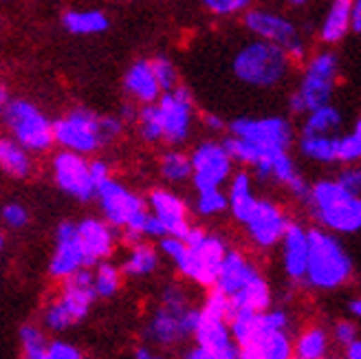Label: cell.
<instances>
[{"instance_id": "cell-15", "label": "cell", "mask_w": 361, "mask_h": 359, "mask_svg": "<svg viewBox=\"0 0 361 359\" xmlns=\"http://www.w3.org/2000/svg\"><path fill=\"white\" fill-rule=\"evenodd\" d=\"M157 104L161 111V119H164L166 143H170V146H183L192 135L196 117V102L192 91L188 86L178 84L174 91L161 95Z\"/></svg>"}, {"instance_id": "cell-49", "label": "cell", "mask_w": 361, "mask_h": 359, "mask_svg": "<svg viewBox=\"0 0 361 359\" xmlns=\"http://www.w3.org/2000/svg\"><path fill=\"white\" fill-rule=\"evenodd\" d=\"M201 123L205 126V130H209V133H223L227 128L225 119L219 113H203L201 115Z\"/></svg>"}, {"instance_id": "cell-33", "label": "cell", "mask_w": 361, "mask_h": 359, "mask_svg": "<svg viewBox=\"0 0 361 359\" xmlns=\"http://www.w3.org/2000/svg\"><path fill=\"white\" fill-rule=\"evenodd\" d=\"M137 133H139L141 141H146V143H161V141H166L164 119H161L159 104H146V106H139V115H137Z\"/></svg>"}, {"instance_id": "cell-28", "label": "cell", "mask_w": 361, "mask_h": 359, "mask_svg": "<svg viewBox=\"0 0 361 359\" xmlns=\"http://www.w3.org/2000/svg\"><path fill=\"white\" fill-rule=\"evenodd\" d=\"M341 126H344V113L331 102V104L319 106V109H315L311 113H306L300 133H304V135H339Z\"/></svg>"}, {"instance_id": "cell-47", "label": "cell", "mask_w": 361, "mask_h": 359, "mask_svg": "<svg viewBox=\"0 0 361 359\" xmlns=\"http://www.w3.org/2000/svg\"><path fill=\"white\" fill-rule=\"evenodd\" d=\"M264 322L271 331H284L288 324V317L282 309H276V311H264Z\"/></svg>"}, {"instance_id": "cell-12", "label": "cell", "mask_w": 361, "mask_h": 359, "mask_svg": "<svg viewBox=\"0 0 361 359\" xmlns=\"http://www.w3.org/2000/svg\"><path fill=\"white\" fill-rule=\"evenodd\" d=\"M229 133L251 141L262 150V159L280 150H291L293 143V123L282 115L267 117H236L229 123Z\"/></svg>"}, {"instance_id": "cell-54", "label": "cell", "mask_w": 361, "mask_h": 359, "mask_svg": "<svg viewBox=\"0 0 361 359\" xmlns=\"http://www.w3.org/2000/svg\"><path fill=\"white\" fill-rule=\"evenodd\" d=\"M348 309H350V313H353L355 317H361V298H353V300L348 302Z\"/></svg>"}, {"instance_id": "cell-57", "label": "cell", "mask_w": 361, "mask_h": 359, "mask_svg": "<svg viewBox=\"0 0 361 359\" xmlns=\"http://www.w3.org/2000/svg\"><path fill=\"white\" fill-rule=\"evenodd\" d=\"M23 359H51V357H49V348H47L44 353H38V355H25Z\"/></svg>"}, {"instance_id": "cell-32", "label": "cell", "mask_w": 361, "mask_h": 359, "mask_svg": "<svg viewBox=\"0 0 361 359\" xmlns=\"http://www.w3.org/2000/svg\"><path fill=\"white\" fill-rule=\"evenodd\" d=\"M159 267V254L157 249L148 243H137L130 247L128 256L121 262V272L123 276H133V278H141V276H150L157 272Z\"/></svg>"}, {"instance_id": "cell-46", "label": "cell", "mask_w": 361, "mask_h": 359, "mask_svg": "<svg viewBox=\"0 0 361 359\" xmlns=\"http://www.w3.org/2000/svg\"><path fill=\"white\" fill-rule=\"evenodd\" d=\"M90 172H93V178H95L97 188H99L104 181H108V178H113L111 166H108L104 159H90Z\"/></svg>"}, {"instance_id": "cell-18", "label": "cell", "mask_w": 361, "mask_h": 359, "mask_svg": "<svg viewBox=\"0 0 361 359\" xmlns=\"http://www.w3.org/2000/svg\"><path fill=\"white\" fill-rule=\"evenodd\" d=\"M148 207L154 217L164 223L168 236L185 238L188 231L192 229L190 225V214H188V203L180 196L168 188H154L148 194Z\"/></svg>"}, {"instance_id": "cell-25", "label": "cell", "mask_w": 361, "mask_h": 359, "mask_svg": "<svg viewBox=\"0 0 361 359\" xmlns=\"http://www.w3.org/2000/svg\"><path fill=\"white\" fill-rule=\"evenodd\" d=\"M229 322L223 320V317H212V315H205L201 317V324L194 331L196 335V342L198 346H205L214 353H219L223 359L229 357L231 353H236L238 348L231 344V329H227Z\"/></svg>"}, {"instance_id": "cell-31", "label": "cell", "mask_w": 361, "mask_h": 359, "mask_svg": "<svg viewBox=\"0 0 361 359\" xmlns=\"http://www.w3.org/2000/svg\"><path fill=\"white\" fill-rule=\"evenodd\" d=\"M337 137L339 135H304L300 133L298 150L313 164H337Z\"/></svg>"}, {"instance_id": "cell-43", "label": "cell", "mask_w": 361, "mask_h": 359, "mask_svg": "<svg viewBox=\"0 0 361 359\" xmlns=\"http://www.w3.org/2000/svg\"><path fill=\"white\" fill-rule=\"evenodd\" d=\"M20 342H23V351L25 355H38V353H44L47 346H44V335L40 329H35L31 324H25L20 329Z\"/></svg>"}, {"instance_id": "cell-6", "label": "cell", "mask_w": 361, "mask_h": 359, "mask_svg": "<svg viewBox=\"0 0 361 359\" xmlns=\"http://www.w3.org/2000/svg\"><path fill=\"white\" fill-rule=\"evenodd\" d=\"M3 121L9 137L33 154H44L56 146L53 119L29 99L11 97L3 104Z\"/></svg>"}, {"instance_id": "cell-3", "label": "cell", "mask_w": 361, "mask_h": 359, "mask_svg": "<svg viewBox=\"0 0 361 359\" xmlns=\"http://www.w3.org/2000/svg\"><path fill=\"white\" fill-rule=\"evenodd\" d=\"M95 201L102 209V217L121 231V241L126 245L133 247L146 238L143 229L150 217V207L137 192L126 188L117 178H108L97 188Z\"/></svg>"}, {"instance_id": "cell-55", "label": "cell", "mask_w": 361, "mask_h": 359, "mask_svg": "<svg viewBox=\"0 0 361 359\" xmlns=\"http://www.w3.org/2000/svg\"><path fill=\"white\" fill-rule=\"evenodd\" d=\"M284 3L291 7V9H304L306 5L311 3V0H284Z\"/></svg>"}, {"instance_id": "cell-24", "label": "cell", "mask_w": 361, "mask_h": 359, "mask_svg": "<svg viewBox=\"0 0 361 359\" xmlns=\"http://www.w3.org/2000/svg\"><path fill=\"white\" fill-rule=\"evenodd\" d=\"M353 31L350 20V3L348 0H333L326 13L319 20L317 38L324 47H335Z\"/></svg>"}, {"instance_id": "cell-17", "label": "cell", "mask_w": 361, "mask_h": 359, "mask_svg": "<svg viewBox=\"0 0 361 359\" xmlns=\"http://www.w3.org/2000/svg\"><path fill=\"white\" fill-rule=\"evenodd\" d=\"M288 223L291 221L286 219L284 209L278 203L269 201V199H260L254 214H251L249 221L245 223V227H247V234H249L251 243L256 247L271 249V247L280 245Z\"/></svg>"}, {"instance_id": "cell-10", "label": "cell", "mask_w": 361, "mask_h": 359, "mask_svg": "<svg viewBox=\"0 0 361 359\" xmlns=\"http://www.w3.org/2000/svg\"><path fill=\"white\" fill-rule=\"evenodd\" d=\"M243 25L254 38L282 47L293 58V62H306V42L300 33V27L288 16L269 7H251L243 16Z\"/></svg>"}, {"instance_id": "cell-29", "label": "cell", "mask_w": 361, "mask_h": 359, "mask_svg": "<svg viewBox=\"0 0 361 359\" xmlns=\"http://www.w3.org/2000/svg\"><path fill=\"white\" fill-rule=\"evenodd\" d=\"M192 154L172 146L159 157V176L170 185H180L192 181Z\"/></svg>"}, {"instance_id": "cell-38", "label": "cell", "mask_w": 361, "mask_h": 359, "mask_svg": "<svg viewBox=\"0 0 361 359\" xmlns=\"http://www.w3.org/2000/svg\"><path fill=\"white\" fill-rule=\"evenodd\" d=\"M326 355V333L322 329L306 331L298 342V357L300 359H322Z\"/></svg>"}, {"instance_id": "cell-1", "label": "cell", "mask_w": 361, "mask_h": 359, "mask_svg": "<svg viewBox=\"0 0 361 359\" xmlns=\"http://www.w3.org/2000/svg\"><path fill=\"white\" fill-rule=\"evenodd\" d=\"M293 64V58L282 47L251 38L233 53L231 73L245 86L269 91V88H278L286 82Z\"/></svg>"}, {"instance_id": "cell-39", "label": "cell", "mask_w": 361, "mask_h": 359, "mask_svg": "<svg viewBox=\"0 0 361 359\" xmlns=\"http://www.w3.org/2000/svg\"><path fill=\"white\" fill-rule=\"evenodd\" d=\"M262 353L267 359H293V346L284 331H271L262 339Z\"/></svg>"}, {"instance_id": "cell-56", "label": "cell", "mask_w": 361, "mask_h": 359, "mask_svg": "<svg viewBox=\"0 0 361 359\" xmlns=\"http://www.w3.org/2000/svg\"><path fill=\"white\" fill-rule=\"evenodd\" d=\"M135 359H161V357H154V355H150L146 348H139V351H137V355H135Z\"/></svg>"}, {"instance_id": "cell-53", "label": "cell", "mask_w": 361, "mask_h": 359, "mask_svg": "<svg viewBox=\"0 0 361 359\" xmlns=\"http://www.w3.org/2000/svg\"><path fill=\"white\" fill-rule=\"evenodd\" d=\"M346 359H361V339H355V342L348 344Z\"/></svg>"}, {"instance_id": "cell-22", "label": "cell", "mask_w": 361, "mask_h": 359, "mask_svg": "<svg viewBox=\"0 0 361 359\" xmlns=\"http://www.w3.org/2000/svg\"><path fill=\"white\" fill-rule=\"evenodd\" d=\"M260 274L256 264L251 262L245 254H240V251H233L229 249L227 256H225V262L221 267V274H219V280H216V286L227 293V296H233L238 293L240 289H245V286L256 280Z\"/></svg>"}, {"instance_id": "cell-23", "label": "cell", "mask_w": 361, "mask_h": 359, "mask_svg": "<svg viewBox=\"0 0 361 359\" xmlns=\"http://www.w3.org/2000/svg\"><path fill=\"white\" fill-rule=\"evenodd\" d=\"M227 199H229V212L231 217L238 223H247L249 217L254 214L256 205H258V196L254 192V176L249 174L247 168L233 172V176L227 183Z\"/></svg>"}, {"instance_id": "cell-59", "label": "cell", "mask_w": 361, "mask_h": 359, "mask_svg": "<svg viewBox=\"0 0 361 359\" xmlns=\"http://www.w3.org/2000/svg\"><path fill=\"white\" fill-rule=\"evenodd\" d=\"M348 3H350V0H348Z\"/></svg>"}, {"instance_id": "cell-36", "label": "cell", "mask_w": 361, "mask_h": 359, "mask_svg": "<svg viewBox=\"0 0 361 359\" xmlns=\"http://www.w3.org/2000/svg\"><path fill=\"white\" fill-rule=\"evenodd\" d=\"M121 269L115 267L113 262L102 260L99 264H95L93 272V280H95V289L99 298H113L119 286H121Z\"/></svg>"}, {"instance_id": "cell-16", "label": "cell", "mask_w": 361, "mask_h": 359, "mask_svg": "<svg viewBox=\"0 0 361 359\" xmlns=\"http://www.w3.org/2000/svg\"><path fill=\"white\" fill-rule=\"evenodd\" d=\"M86 267L84 247L80 241L78 223L62 221L56 229V249L49 262V274L56 280H66L68 276L78 274Z\"/></svg>"}, {"instance_id": "cell-5", "label": "cell", "mask_w": 361, "mask_h": 359, "mask_svg": "<svg viewBox=\"0 0 361 359\" xmlns=\"http://www.w3.org/2000/svg\"><path fill=\"white\" fill-rule=\"evenodd\" d=\"M309 236H311V254H309L306 282L322 291H331L341 284H346L353 276V260L344 245L337 241L333 231L324 227L309 229Z\"/></svg>"}, {"instance_id": "cell-41", "label": "cell", "mask_w": 361, "mask_h": 359, "mask_svg": "<svg viewBox=\"0 0 361 359\" xmlns=\"http://www.w3.org/2000/svg\"><path fill=\"white\" fill-rule=\"evenodd\" d=\"M126 126H128V123L119 117V113L117 115H102L99 117V135H102L104 146H108V143H115L123 135Z\"/></svg>"}, {"instance_id": "cell-8", "label": "cell", "mask_w": 361, "mask_h": 359, "mask_svg": "<svg viewBox=\"0 0 361 359\" xmlns=\"http://www.w3.org/2000/svg\"><path fill=\"white\" fill-rule=\"evenodd\" d=\"M95 298L99 296L95 289L93 272L84 267L78 274L62 280L60 298L49 304V309L44 313V324L51 331H66L68 327L78 324L80 320L86 317Z\"/></svg>"}, {"instance_id": "cell-19", "label": "cell", "mask_w": 361, "mask_h": 359, "mask_svg": "<svg viewBox=\"0 0 361 359\" xmlns=\"http://www.w3.org/2000/svg\"><path fill=\"white\" fill-rule=\"evenodd\" d=\"M282 247V267L284 274L295 280L306 282V272H309V254H311V236L309 229H304L300 223L291 221L280 241Z\"/></svg>"}, {"instance_id": "cell-42", "label": "cell", "mask_w": 361, "mask_h": 359, "mask_svg": "<svg viewBox=\"0 0 361 359\" xmlns=\"http://www.w3.org/2000/svg\"><path fill=\"white\" fill-rule=\"evenodd\" d=\"M0 217H3V223L7 227H11V229H23L29 223V209L23 203L11 201V203H5L3 205V214H0Z\"/></svg>"}, {"instance_id": "cell-37", "label": "cell", "mask_w": 361, "mask_h": 359, "mask_svg": "<svg viewBox=\"0 0 361 359\" xmlns=\"http://www.w3.org/2000/svg\"><path fill=\"white\" fill-rule=\"evenodd\" d=\"M201 5L216 18H236L256 7V0H201Z\"/></svg>"}, {"instance_id": "cell-52", "label": "cell", "mask_w": 361, "mask_h": 359, "mask_svg": "<svg viewBox=\"0 0 361 359\" xmlns=\"http://www.w3.org/2000/svg\"><path fill=\"white\" fill-rule=\"evenodd\" d=\"M185 359H223V357H221L219 353H214V351L205 348V346H196L194 351L188 353Z\"/></svg>"}, {"instance_id": "cell-11", "label": "cell", "mask_w": 361, "mask_h": 359, "mask_svg": "<svg viewBox=\"0 0 361 359\" xmlns=\"http://www.w3.org/2000/svg\"><path fill=\"white\" fill-rule=\"evenodd\" d=\"M99 117L95 111L86 106H75L58 119H53V133H56V146L60 150H71L78 154H95L104 143L99 135Z\"/></svg>"}, {"instance_id": "cell-45", "label": "cell", "mask_w": 361, "mask_h": 359, "mask_svg": "<svg viewBox=\"0 0 361 359\" xmlns=\"http://www.w3.org/2000/svg\"><path fill=\"white\" fill-rule=\"evenodd\" d=\"M49 357L51 359H82V353L66 342H53L49 346Z\"/></svg>"}, {"instance_id": "cell-30", "label": "cell", "mask_w": 361, "mask_h": 359, "mask_svg": "<svg viewBox=\"0 0 361 359\" xmlns=\"http://www.w3.org/2000/svg\"><path fill=\"white\" fill-rule=\"evenodd\" d=\"M269 304H271L269 284H267V280L262 276H258L256 280H251L245 289L229 296V315L233 311H240V309L262 313V311L269 309ZM229 315H227V320H229Z\"/></svg>"}, {"instance_id": "cell-20", "label": "cell", "mask_w": 361, "mask_h": 359, "mask_svg": "<svg viewBox=\"0 0 361 359\" xmlns=\"http://www.w3.org/2000/svg\"><path fill=\"white\" fill-rule=\"evenodd\" d=\"M78 231H80V241L84 247L88 269L99 264L102 260H106L113 254L115 243H117V236H115L117 227H113L106 219L86 217L78 223Z\"/></svg>"}, {"instance_id": "cell-48", "label": "cell", "mask_w": 361, "mask_h": 359, "mask_svg": "<svg viewBox=\"0 0 361 359\" xmlns=\"http://www.w3.org/2000/svg\"><path fill=\"white\" fill-rule=\"evenodd\" d=\"M335 337H337V342L341 344H350L357 339V329L355 324H350V322H339V324L335 327Z\"/></svg>"}, {"instance_id": "cell-26", "label": "cell", "mask_w": 361, "mask_h": 359, "mask_svg": "<svg viewBox=\"0 0 361 359\" xmlns=\"http://www.w3.org/2000/svg\"><path fill=\"white\" fill-rule=\"evenodd\" d=\"M33 152H29L25 146H20L16 139L3 137L0 139V170L9 178L16 181H25L33 174Z\"/></svg>"}, {"instance_id": "cell-51", "label": "cell", "mask_w": 361, "mask_h": 359, "mask_svg": "<svg viewBox=\"0 0 361 359\" xmlns=\"http://www.w3.org/2000/svg\"><path fill=\"white\" fill-rule=\"evenodd\" d=\"M350 20H353V33L361 35V0H350Z\"/></svg>"}, {"instance_id": "cell-44", "label": "cell", "mask_w": 361, "mask_h": 359, "mask_svg": "<svg viewBox=\"0 0 361 359\" xmlns=\"http://www.w3.org/2000/svg\"><path fill=\"white\" fill-rule=\"evenodd\" d=\"M337 181L344 185L348 192H355V194H361V166L359 164H344L337 172Z\"/></svg>"}, {"instance_id": "cell-13", "label": "cell", "mask_w": 361, "mask_h": 359, "mask_svg": "<svg viewBox=\"0 0 361 359\" xmlns=\"http://www.w3.org/2000/svg\"><path fill=\"white\" fill-rule=\"evenodd\" d=\"M51 176L66 196L80 203H90L97 199V183L90 172V159L84 154L58 150L51 159Z\"/></svg>"}, {"instance_id": "cell-9", "label": "cell", "mask_w": 361, "mask_h": 359, "mask_svg": "<svg viewBox=\"0 0 361 359\" xmlns=\"http://www.w3.org/2000/svg\"><path fill=\"white\" fill-rule=\"evenodd\" d=\"M201 317H203V309L201 311L192 309L183 289L168 286L164 291L161 307L150 320L148 335L161 344H174L185 335L194 333L198 324H201Z\"/></svg>"}, {"instance_id": "cell-27", "label": "cell", "mask_w": 361, "mask_h": 359, "mask_svg": "<svg viewBox=\"0 0 361 359\" xmlns=\"http://www.w3.org/2000/svg\"><path fill=\"white\" fill-rule=\"evenodd\" d=\"M62 27L71 35H99L111 27L102 9H71L62 16Z\"/></svg>"}, {"instance_id": "cell-35", "label": "cell", "mask_w": 361, "mask_h": 359, "mask_svg": "<svg viewBox=\"0 0 361 359\" xmlns=\"http://www.w3.org/2000/svg\"><path fill=\"white\" fill-rule=\"evenodd\" d=\"M361 161V117L353 123L348 133L337 137V164H359Z\"/></svg>"}, {"instance_id": "cell-4", "label": "cell", "mask_w": 361, "mask_h": 359, "mask_svg": "<svg viewBox=\"0 0 361 359\" xmlns=\"http://www.w3.org/2000/svg\"><path fill=\"white\" fill-rule=\"evenodd\" d=\"M339 78V58L333 49H322L306 58L302 64V75L295 91L288 95V111L291 115L304 117L324 104L333 102L335 84Z\"/></svg>"}, {"instance_id": "cell-21", "label": "cell", "mask_w": 361, "mask_h": 359, "mask_svg": "<svg viewBox=\"0 0 361 359\" xmlns=\"http://www.w3.org/2000/svg\"><path fill=\"white\" fill-rule=\"evenodd\" d=\"M123 93L130 97V102L146 106L157 104L164 95L161 84L154 75L152 60H135L123 73Z\"/></svg>"}, {"instance_id": "cell-50", "label": "cell", "mask_w": 361, "mask_h": 359, "mask_svg": "<svg viewBox=\"0 0 361 359\" xmlns=\"http://www.w3.org/2000/svg\"><path fill=\"white\" fill-rule=\"evenodd\" d=\"M240 348V359H267L262 353V344H245Z\"/></svg>"}, {"instance_id": "cell-7", "label": "cell", "mask_w": 361, "mask_h": 359, "mask_svg": "<svg viewBox=\"0 0 361 359\" xmlns=\"http://www.w3.org/2000/svg\"><path fill=\"white\" fill-rule=\"evenodd\" d=\"M183 241L188 243V251H185V256L176 262L178 274L196 284L209 286L212 289V286H216L221 267L229 251L225 241L221 236L207 234L205 229L194 227V225Z\"/></svg>"}, {"instance_id": "cell-2", "label": "cell", "mask_w": 361, "mask_h": 359, "mask_svg": "<svg viewBox=\"0 0 361 359\" xmlns=\"http://www.w3.org/2000/svg\"><path fill=\"white\" fill-rule=\"evenodd\" d=\"M319 227L333 234H357L361 231V194L348 192L337 178H319L311 185L304 201Z\"/></svg>"}, {"instance_id": "cell-40", "label": "cell", "mask_w": 361, "mask_h": 359, "mask_svg": "<svg viewBox=\"0 0 361 359\" xmlns=\"http://www.w3.org/2000/svg\"><path fill=\"white\" fill-rule=\"evenodd\" d=\"M152 68H154V75H157V80L161 84V91L164 93L174 91V88L178 86V71L168 56H154Z\"/></svg>"}, {"instance_id": "cell-58", "label": "cell", "mask_w": 361, "mask_h": 359, "mask_svg": "<svg viewBox=\"0 0 361 359\" xmlns=\"http://www.w3.org/2000/svg\"><path fill=\"white\" fill-rule=\"evenodd\" d=\"M295 359H300V357H295Z\"/></svg>"}, {"instance_id": "cell-14", "label": "cell", "mask_w": 361, "mask_h": 359, "mask_svg": "<svg viewBox=\"0 0 361 359\" xmlns=\"http://www.w3.org/2000/svg\"><path fill=\"white\" fill-rule=\"evenodd\" d=\"M192 185L194 190L223 188L233 176L236 161L229 154L225 141L205 139L192 148Z\"/></svg>"}, {"instance_id": "cell-34", "label": "cell", "mask_w": 361, "mask_h": 359, "mask_svg": "<svg viewBox=\"0 0 361 359\" xmlns=\"http://www.w3.org/2000/svg\"><path fill=\"white\" fill-rule=\"evenodd\" d=\"M229 209V199L223 188H209V190H196L194 212L198 217H219V214Z\"/></svg>"}]
</instances>
